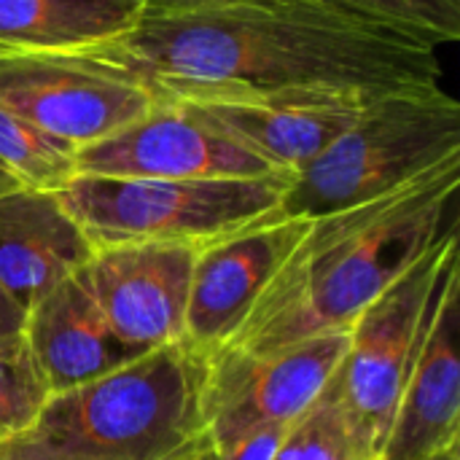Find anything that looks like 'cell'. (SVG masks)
Wrapping results in <instances>:
<instances>
[{
  "label": "cell",
  "instance_id": "cell-24",
  "mask_svg": "<svg viewBox=\"0 0 460 460\" xmlns=\"http://www.w3.org/2000/svg\"><path fill=\"white\" fill-rule=\"evenodd\" d=\"M16 189H22V183L0 164V194H8V191H16Z\"/></svg>",
  "mask_w": 460,
  "mask_h": 460
},
{
  "label": "cell",
  "instance_id": "cell-17",
  "mask_svg": "<svg viewBox=\"0 0 460 460\" xmlns=\"http://www.w3.org/2000/svg\"><path fill=\"white\" fill-rule=\"evenodd\" d=\"M75 151L70 143L0 108V164L22 189L59 191L67 186L78 175Z\"/></svg>",
  "mask_w": 460,
  "mask_h": 460
},
{
  "label": "cell",
  "instance_id": "cell-26",
  "mask_svg": "<svg viewBox=\"0 0 460 460\" xmlns=\"http://www.w3.org/2000/svg\"><path fill=\"white\" fill-rule=\"evenodd\" d=\"M186 460H216V458H213V450L208 447V450H202V453H197V456H191V458H186Z\"/></svg>",
  "mask_w": 460,
  "mask_h": 460
},
{
  "label": "cell",
  "instance_id": "cell-4",
  "mask_svg": "<svg viewBox=\"0 0 460 460\" xmlns=\"http://www.w3.org/2000/svg\"><path fill=\"white\" fill-rule=\"evenodd\" d=\"M460 159V102L437 86L372 97L353 127L299 167L283 194L286 216L318 218Z\"/></svg>",
  "mask_w": 460,
  "mask_h": 460
},
{
  "label": "cell",
  "instance_id": "cell-11",
  "mask_svg": "<svg viewBox=\"0 0 460 460\" xmlns=\"http://www.w3.org/2000/svg\"><path fill=\"white\" fill-rule=\"evenodd\" d=\"M310 218L264 216L197 248L183 342L202 356L224 348L248 318L261 288L302 240Z\"/></svg>",
  "mask_w": 460,
  "mask_h": 460
},
{
  "label": "cell",
  "instance_id": "cell-15",
  "mask_svg": "<svg viewBox=\"0 0 460 460\" xmlns=\"http://www.w3.org/2000/svg\"><path fill=\"white\" fill-rule=\"evenodd\" d=\"M89 256L92 245L57 191L0 194V288L22 310L78 272Z\"/></svg>",
  "mask_w": 460,
  "mask_h": 460
},
{
  "label": "cell",
  "instance_id": "cell-22",
  "mask_svg": "<svg viewBox=\"0 0 460 460\" xmlns=\"http://www.w3.org/2000/svg\"><path fill=\"white\" fill-rule=\"evenodd\" d=\"M24 326V310L0 288V337L16 334Z\"/></svg>",
  "mask_w": 460,
  "mask_h": 460
},
{
  "label": "cell",
  "instance_id": "cell-6",
  "mask_svg": "<svg viewBox=\"0 0 460 460\" xmlns=\"http://www.w3.org/2000/svg\"><path fill=\"white\" fill-rule=\"evenodd\" d=\"M458 264V226L429 245L348 329V350L329 388L369 460L380 458L402 388L418 358L434 299Z\"/></svg>",
  "mask_w": 460,
  "mask_h": 460
},
{
  "label": "cell",
  "instance_id": "cell-14",
  "mask_svg": "<svg viewBox=\"0 0 460 460\" xmlns=\"http://www.w3.org/2000/svg\"><path fill=\"white\" fill-rule=\"evenodd\" d=\"M22 334L51 394L89 383L140 356L111 332L84 270L57 283L24 310Z\"/></svg>",
  "mask_w": 460,
  "mask_h": 460
},
{
  "label": "cell",
  "instance_id": "cell-5",
  "mask_svg": "<svg viewBox=\"0 0 460 460\" xmlns=\"http://www.w3.org/2000/svg\"><path fill=\"white\" fill-rule=\"evenodd\" d=\"M288 175L272 178H105L75 175L57 191L92 248L121 243L205 245L283 205Z\"/></svg>",
  "mask_w": 460,
  "mask_h": 460
},
{
  "label": "cell",
  "instance_id": "cell-21",
  "mask_svg": "<svg viewBox=\"0 0 460 460\" xmlns=\"http://www.w3.org/2000/svg\"><path fill=\"white\" fill-rule=\"evenodd\" d=\"M296 423V420H294ZM294 423H275V426H261V429H253L237 439H232L229 445L213 450V458L216 460H272L280 442L286 439L288 429Z\"/></svg>",
  "mask_w": 460,
  "mask_h": 460
},
{
  "label": "cell",
  "instance_id": "cell-19",
  "mask_svg": "<svg viewBox=\"0 0 460 460\" xmlns=\"http://www.w3.org/2000/svg\"><path fill=\"white\" fill-rule=\"evenodd\" d=\"M272 460H369L358 447L345 410L326 385L323 396L288 429Z\"/></svg>",
  "mask_w": 460,
  "mask_h": 460
},
{
  "label": "cell",
  "instance_id": "cell-20",
  "mask_svg": "<svg viewBox=\"0 0 460 460\" xmlns=\"http://www.w3.org/2000/svg\"><path fill=\"white\" fill-rule=\"evenodd\" d=\"M399 30L420 35L437 46L460 38V0H329Z\"/></svg>",
  "mask_w": 460,
  "mask_h": 460
},
{
  "label": "cell",
  "instance_id": "cell-8",
  "mask_svg": "<svg viewBox=\"0 0 460 460\" xmlns=\"http://www.w3.org/2000/svg\"><path fill=\"white\" fill-rule=\"evenodd\" d=\"M154 105L156 100L140 84L73 54H0V108L73 148L105 140Z\"/></svg>",
  "mask_w": 460,
  "mask_h": 460
},
{
  "label": "cell",
  "instance_id": "cell-3",
  "mask_svg": "<svg viewBox=\"0 0 460 460\" xmlns=\"http://www.w3.org/2000/svg\"><path fill=\"white\" fill-rule=\"evenodd\" d=\"M205 356L156 348L62 394L27 434L0 447L13 460H186L208 450Z\"/></svg>",
  "mask_w": 460,
  "mask_h": 460
},
{
  "label": "cell",
  "instance_id": "cell-18",
  "mask_svg": "<svg viewBox=\"0 0 460 460\" xmlns=\"http://www.w3.org/2000/svg\"><path fill=\"white\" fill-rule=\"evenodd\" d=\"M51 391L22 332L0 337V447L32 429Z\"/></svg>",
  "mask_w": 460,
  "mask_h": 460
},
{
  "label": "cell",
  "instance_id": "cell-28",
  "mask_svg": "<svg viewBox=\"0 0 460 460\" xmlns=\"http://www.w3.org/2000/svg\"><path fill=\"white\" fill-rule=\"evenodd\" d=\"M0 460H5V456H3V453H0Z\"/></svg>",
  "mask_w": 460,
  "mask_h": 460
},
{
  "label": "cell",
  "instance_id": "cell-16",
  "mask_svg": "<svg viewBox=\"0 0 460 460\" xmlns=\"http://www.w3.org/2000/svg\"><path fill=\"white\" fill-rule=\"evenodd\" d=\"M143 16V0H0V46L81 51L129 32Z\"/></svg>",
  "mask_w": 460,
  "mask_h": 460
},
{
  "label": "cell",
  "instance_id": "cell-7",
  "mask_svg": "<svg viewBox=\"0 0 460 460\" xmlns=\"http://www.w3.org/2000/svg\"><path fill=\"white\" fill-rule=\"evenodd\" d=\"M348 350L345 334H323L267 353L205 356V431L210 450L275 423L299 420L326 391Z\"/></svg>",
  "mask_w": 460,
  "mask_h": 460
},
{
  "label": "cell",
  "instance_id": "cell-13",
  "mask_svg": "<svg viewBox=\"0 0 460 460\" xmlns=\"http://www.w3.org/2000/svg\"><path fill=\"white\" fill-rule=\"evenodd\" d=\"M458 264L445 275L431 318L402 388L377 460H431L458 450L460 437V280Z\"/></svg>",
  "mask_w": 460,
  "mask_h": 460
},
{
  "label": "cell",
  "instance_id": "cell-9",
  "mask_svg": "<svg viewBox=\"0 0 460 460\" xmlns=\"http://www.w3.org/2000/svg\"><path fill=\"white\" fill-rule=\"evenodd\" d=\"M78 175L105 178H272L288 175L175 102H156L143 119L75 151Z\"/></svg>",
  "mask_w": 460,
  "mask_h": 460
},
{
  "label": "cell",
  "instance_id": "cell-12",
  "mask_svg": "<svg viewBox=\"0 0 460 460\" xmlns=\"http://www.w3.org/2000/svg\"><path fill=\"white\" fill-rule=\"evenodd\" d=\"M372 97L296 89L261 97L175 102L213 129L237 140L278 170L296 172L356 124Z\"/></svg>",
  "mask_w": 460,
  "mask_h": 460
},
{
  "label": "cell",
  "instance_id": "cell-1",
  "mask_svg": "<svg viewBox=\"0 0 460 460\" xmlns=\"http://www.w3.org/2000/svg\"><path fill=\"white\" fill-rule=\"evenodd\" d=\"M439 46L329 0H218L146 13L129 32L67 51L156 102L296 89L380 97L437 86Z\"/></svg>",
  "mask_w": 460,
  "mask_h": 460
},
{
  "label": "cell",
  "instance_id": "cell-2",
  "mask_svg": "<svg viewBox=\"0 0 460 460\" xmlns=\"http://www.w3.org/2000/svg\"><path fill=\"white\" fill-rule=\"evenodd\" d=\"M460 159L377 199L310 218L302 240L218 350L267 353L350 323L456 221Z\"/></svg>",
  "mask_w": 460,
  "mask_h": 460
},
{
  "label": "cell",
  "instance_id": "cell-25",
  "mask_svg": "<svg viewBox=\"0 0 460 460\" xmlns=\"http://www.w3.org/2000/svg\"><path fill=\"white\" fill-rule=\"evenodd\" d=\"M431 460H460V447L458 450H447V453H442V456H437V458Z\"/></svg>",
  "mask_w": 460,
  "mask_h": 460
},
{
  "label": "cell",
  "instance_id": "cell-10",
  "mask_svg": "<svg viewBox=\"0 0 460 460\" xmlns=\"http://www.w3.org/2000/svg\"><path fill=\"white\" fill-rule=\"evenodd\" d=\"M194 256L186 243L92 248L81 270L119 342L135 353L183 342Z\"/></svg>",
  "mask_w": 460,
  "mask_h": 460
},
{
  "label": "cell",
  "instance_id": "cell-27",
  "mask_svg": "<svg viewBox=\"0 0 460 460\" xmlns=\"http://www.w3.org/2000/svg\"><path fill=\"white\" fill-rule=\"evenodd\" d=\"M3 51H11V49H3V46H0V54H3Z\"/></svg>",
  "mask_w": 460,
  "mask_h": 460
},
{
  "label": "cell",
  "instance_id": "cell-23",
  "mask_svg": "<svg viewBox=\"0 0 460 460\" xmlns=\"http://www.w3.org/2000/svg\"><path fill=\"white\" fill-rule=\"evenodd\" d=\"M143 3H146V13H167V11H186L218 0H143Z\"/></svg>",
  "mask_w": 460,
  "mask_h": 460
},
{
  "label": "cell",
  "instance_id": "cell-29",
  "mask_svg": "<svg viewBox=\"0 0 460 460\" xmlns=\"http://www.w3.org/2000/svg\"><path fill=\"white\" fill-rule=\"evenodd\" d=\"M5 460H13V458H5Z\"/></svg>",
  "mask_w": 460,
  "mask_h": 460
}]
</instances>
